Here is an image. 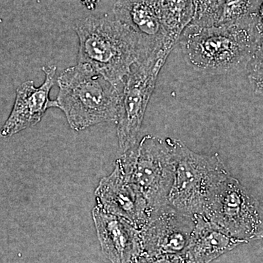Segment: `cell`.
<instances>
[{
  "label": "cell",
  "instance_id": "6da1fadb",
  "mask_svg": "<svg viewBox=\"0 0 263 263\" xmlns=\"http://www.w3.org/2000/svg\"><path fill=\"white\" fill-rule=\"evenodd\" d=\"M79 63L86 64L117 87H122L133 66L149 57L139 37L114 15L77 19Z\"/></svg>",
  "mask_w": 263,
  "mask_h": 263
},
{
  "label": "cell",
  "instance_id": "7a4b0ae2",
  "mask_svg": "<svg viewBox=\"0 0 263 263\" xmlns=\"http://www.w3.org/2000/svg\"><path fill=\"white\" fill-rule=\"evenodd\" d=\"M179 42L192 68L215 76L246 70L259 43L253 21L209 27L188 25Z\"/></svg>",
  "mask_w": 263,
  "mask_h": 263
},
{
  "label": "cell",
  "instance_id": "3957f363",
  "mask_svg": "<svg viewBox=\"0 0 263 263\" xmlns=\"http://www.w3.org/2000/svg\"><path fill=\"white\" fill-rule=\"evenodd\" d=\"M58 108L71 129L79 132L116 122L122 87H117L89 65L68 67L57 79Z\"/></svg>",
  "mask_w": 263,
  "mask_h": 263
},
{
  "label": "cell",
  "instance_id": "277c9868",
  "mask_svg": "<svg viewBox=\"0 0 263 263\" xmlns=\"http://www.w3.org/2000/svg\"><path fill=\"white\" fill-rule=\"evenodd\" d=\"M175 157L176 172L168 204L193 216L202 215L219 183L229 175L217 154L205 155L188 148L182 141L167 138Z\"/></svg>",
  "mask_w": 263,
  "mask_h": 263
},
{
  "label": "cell",
  "instance_id": "5b68a950",
  "mask_svg": "<svg viewBox=\"0 0 263 263\" xmlns=\"http://www.w3.org/2000/svg\"><path fill=\"white\" fill-rule=\"evenodd\" d=\"M117 160L146 200L151 215L168 204L176 162L167 138L144 136Z\"/></svg>",
  "mask_w": 263,
  "mask_h": 263
},
{
  "label": "cell",
  "instance_id": "8992f818",
  "mask_svg": "<svg viewBox=\"0 0 263 263\" xmlns=\"http://www.w3.org/2000/svg\"><path fill=\"white\" fill-rule=\"evenodd\" d=\"M202 216L243 243L263 238V210L252 194L228 175L216 186Z\"/></svg>",
  "mask_w": 263,
  "mask_h": 263
},
{
  "label": "cell",
  "instance_id": "52a82bcc",
  "mask_svg": "<svg viewBox=\"0 0 263 263\" xmlns=\"http://www.w3.org/2000/svg\"><path fill=\"white\" fill-rule=\"evenodd\" d=\"M173 48L163 47L132 67L123 83L117 122L122 153L136 146L157 78Z\"/></svg>",
  "mask_w": 263,
  "mask_h": 263
},
{
  "label": "cell",
  "instance_id": "ba28073f",
  "mask_svg": "<svg viewBox=\"0 0 263 263\" xmlns=\"http://www.w3.org/2000/svg\"><path fill=\"white\" fill-rule=\"evenodd\" d=\"M195 226V216L167 204L152 213L146 226L140 230L142 252L185 254Z\"/></svg>",
  "mask_w": 263,
  "mask_h": 263
},
{
  "label": "cell",
  "instance_id": "9c48e42d",
  "mask_svg": "<svg viewBox=\"0 0 263 263\" xmlns=\"http://www.w3.org/2000/svg\"><path fill=\"white\" fill-rule=\"evenodd\" d=\"M95 195L97 206L127 219L139 230L149 220L146 200L117 160L111 174L100 180Z\"/></svg>",
  "mask_w": 263,
  "mask_h": 263
},
{
  "label": "cell",
  "instance_id": "30bf717a",
  "mask_svg": "<svg viewBox=\"0 0 263 263\" xmlns=\"http://www.w3.org/2000/svg\"><path fill=\"white\" fill-rule=\"evenodd\" d=\"M113 13L139 37L149 56L165 46L174 48L178 43L166 28L162 0H117Z\"/></svg>",
  "mask_w": 263,
  "mask_h": 263
},
{
  "label": "cell",
  "instance_id": "8fae6325",
  "mask_svg": "<svg viewBox=\"0 0 263 263\" xmlns=\"http://www.w3.org/2000/svg\"><path fill=\"white\" fill-rule=\"evenodd\" d=\"M41 70L45 75L41 86L36 87L32 81H27L17 89L14 106L0 131L2 137L12 136L35 126L48 109L58 108L57 100H51L49 97L55 84L57 66H43Z\"/></svg>",
  "mask_w": 263,
  "mask_h": 263
},
{
  "label": "cell",
  "instance_id": "7c38bea8",
  "mask_svg": "<svg viewBox=\"0 0 263 263\" xmlns=\"http://www.w3.org/2000/svg\"><path fill=\"white\" fill-rule=\"evenodd\" d=\"M92 219L103 254L112 263H133L141 254L140 230L127 219L95 206Z\"/></svg>",
  "mask_w": 263,
  "mask_h": 263
},
{
  "label": "cell",
  "instance_id": "4fadbf2b",
  "mask_svg": "<svg viewBox=\"0 0 263 263\" xmlns=\"http://www.w3.org/2000/svg\"><path fill=\"white\" fill-rule=\"evenodd\" d=\"M195 217V228L185 253L189 262L210 263L243 243L213 226L203 216Z\"/></svg>",
  "mask_w": 263,
  "mask_h": 263
},
{
  "label": "cell",
  "instance_id": "5bb4252c",
  "mask_svg": "<svg viewBox=\"0 0 263 263\" xmlns=\"http://www.w3.org/2000/svg\"><path fill=\"white\" fill-rule=\"evenodd\" d=\"M164 23L169 36L179 41L193 17L192 0H162Z\"/></svg>",
  "mask_w": 263,
  "mask_h": 263
},
{
  "label": "cell",
  "instance_id": "9a60e30c",
  "mask_svg": "<svg viewBox=\"0 0 263 263\" xmlns=\"http://www.w3.org/2000/svg\"><path fill=\"white\" fill-rule=\"evenodd\" d=\"M259 0H221L219 24L253 21Z\"/></svg>",
  "mask_w": 263,
  "mask_h": 263
},
{
  "label": "cell",
  "instance_id": "2e32d148",
  "mask_svg": "<svg viewBox=\"0 0 263 263\" xmlns=\"http://www.w3.org/2000/svg\"><path fill=\"white\" fill-rule=\"evenodd\" d=\"M192 5L193 17L189 25L209 27L219 23L221 0H192Z\"/></svg>",
  "mask_w": 263,
  "mask_h": 263
},
{
  "label": "cell",
  "instance_id": "e0dca14e",
  "mask_svg": "<svg viewBox=\"0 0 263 263\" xmlns=\"http://www.w3.org/2000/svg\"><path fill=\"white\" fill-rule=\"evenodd\" d=\"M247 69L249 83L254 92L263 96V41H259Z\"/></svg>",
  "mask_w": 263,
  "mask_h": 263
},
{
  "label": "cell",
  "instance_id": "ac0fdd59",
  "mask_svg": "<svg viewBox=\"0 0 263 263\" xmlns=\"http://www.w3.org/2000/svg\"><path fill=\"white\" fill-rule=\"evenodd\" d=\"M133 263H190L186 254H148L141 252Z\"/></svg>",
  "mask_w": 263,
  "mask_h": 263
},
{
  "label": "cell",
  "instance_id": "d6986e66",
  "mask_svg": "<svg viewBox=\"0 0 263 263\" xmlns=\"http://www.w3.org/2000/svg\"><path fill=\"white\" fill-rule=\"evenodd\" d=\"M254 29L258 41H263V0H259L253 16Z\"/></svg>",
  "mask_w": 263,
  "mask_h": 263
},
{
  "label": "cell",
  "instance_id": "ffe728a7",
  "mask_svg": "<svg viewBox=\"0 0 263 263\" xmlns=\"http://www.w3.org/2000/svg\"><path fill=\"white\" fill-rule=\"evenodd\" d=\"M100 1V0H80L82 5L89 10H95L98 2Z\"/></svg>",
  "mask_w": 263,
  "mask_h": 263
}]
</instances>
